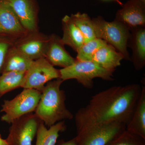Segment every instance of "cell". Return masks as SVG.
Segmentation results:
<instances>
[{"mask_svg": "<svg viewBox=\"0 0 145 145\" xmlns=\"http://www.w3.org/2000/svg\"><path fill=\"white\" fill-rule=\"evenodd\" d=\"M142 91L138 84L114 86L96 93L75 116L76 127L92 124L120 123L127 125L133 114Z\"/></svg>", "mask_w": 145, "mask_h": 145, "instance_id": "cell-1", "label": "cell"}, {"mask_svg": "<svg viewBox=\"0 0 145 145\" xmlns=\"http://www.w3.org/2000/svg\"><path fill=\"white\" fill-rule=\"evenodd\" d=\"M63 82L61 78H58L47 83L34 111L36 117L48 127L57 122L74 118L66 106L65 91L61 89Z\"/></svg>", "mask_w": 145, "mask_h": 145, "instance_id": "cell-2", "label": "cell"}, {"mask_svg": "<svg viewBox=\"0 0 145 145\" xmlns=\"http://www.w3.org/2000/svg\"><path fill=\"white\" fill-rule=\"evenodd\" d=\"M94 33L96 38L102 39L111 45L121 53L125 59L130 60L127 44L130 31L121 23L114 20L106 21L101 16L92 19Z\"/></svg>", "mask_w": 145, "mask_h": 145, "instance_id": "cell-3", "label": "cell"}, {"mask_svg": "<svg viewBox=\"0 0 145 145\" xmlns=\"http://www.w3.org/2000/svg\"><path fill=\"white\" fill-rule=\"evenodd\" d=\"M60 78L63 81L75 79L84 87L93 88V80L100 78L104 80H113L114 71L107 70L91 61L76 59L70 66L59 69Z\"/></svg>", "mask_w": 145, "mask_h": 145, "instance_id": "cell-4", "label": "cell"}, {"mask_svg": "<svg viewBox=\"0 0 145 145\" xmlns=\"http://www.w3.org/2000/svg\"><path fill=\"white\" fill-rule=\"evenodd\" d=\"M120 123L85 125L76 128L78 145H107L126 130Z\"/></svg>", "mask_w": 145, "mask_h": 145, "instance_id": "cell-5", "label": "cell"}, {"mask_svg": "<svg viewBox=\"0 0 145 145\" xmlns=\"http://www.w3.org/2000/svg\"><path fill=\"white\" fill-rule=\"evenodd\" d=\"M41 94V91L34 89H24L14 99L4 101L1 112L4 114L1 121L11 124L18 118L32 113L39 103Z\"/></svg>", "mask_w": 145, "mask_h": 145, "instance_id": "cell-6", "label": "cell"}, {"mask_svg": "<svg viewBox=\"0 0 145 145\" xmlns=\"http://www.w3.org/2000/svg\"><path fill=\"white\" fill-rule=\"evenodd\" d=\"M40 121L33 112L13 121L6 139L8 145H32Z\"/></svg>", "mask_w": 145, "mask_h": 145, "instance_id": "cell-7", "label": "cell"}, {"mask_svg": "<svg viewBox=\"0 0 145 145\" xmlns=\"http://www.w3.org/2000/svg\"><path fill=\"white\" fill-rule=\"evenodd\" d=\"M60 78L59 70L54 67L44 57L34 60L26 72L24 89L41 91L50 81Z\"/></svg>", "mask_w": 145, "mask_h": 145, "instance_id": "cell-8", "label": "cell"}, {"mask_svg": "<svg viewBox=\"0 0 145 145\" xmlns=\"http://www.w3.org/2000/svg\"><path fill=\"white\" fill-rule=\"evenodd\" d=\"M48 41L49 36L38 31L27 32L15 41L13 45L30 59L34 61L44 57Z\"/></svg>", "mask_w": 145, "mask_h": 145, "instance_id": "cell-9", "label": "cell"}, {"mask_svg": "<svg viewBox=\"0 0 145 145\" xmlns=\"http://www.w3.org/2000/svg\"><path fill=\"white\" fill-rule=\"evenodd\" d=\"M6 0H0V36L13 41L27 33Z\"/></svg>", "mask_w": 145, "mask_h": 145, "instance_id": "cell-10", "label": "cell"}, {"mask_svg": "<svg viewBox=\"0 0 145 145\" xmlns=\"http://www.w3.org/2000/svg\"><path fill=\"white\" fill-rule=\"evenodd\" d=\"M28 32L39 31V7L36 0H6Z\"/></svg>", "mask_w": 145, "mask_h": 145, "instance_id": "cell-11", "label": "cell"}, {"mask_svg": "<svg viewBox=\"0 0 145 145\" xmlns=\"http://www.w3.org/2000/svg\"><path fill=\"white\" fill-rule=\"evenodd\" d=\"M116 13L114 20L121 23L130 30L145 27V4L140 0H129Z\"/></svg>", "mask_w": 145, "mask_h": 145, "instance_id": "cell-12", "label": "cell"}, {"mask_svg": "<svg viewBox=\"0 0 145 145\" xmlns=\"http://www.w3.org/2000/svg\"><path fill=\"white\" fill-rule=\"evenodd\" d=\"M64 46L59 36L54 34L49 35L44 57L54 66L65 68L75 62L76 59L71 56Z\"/></svg>", "mask_w": 145, "mask_h": 145, "instance_id": "cell-13", "label": "cell"}, {"mask_svg": "<svg viewBox=\"0 0 145 145\" xmlns=\"http://www.w3.org/2000/svg\"><path fill=\"white\" fill-rule=\"evenodd\" d=\"M130 31L127 46L132 50L130 60L136 70H141L145 66V27H138Z\"/></svg>", "mask_w": 145, "mask_h": 145, "instance_id": "cell-14", "label": "cell"}, {"mask_svg": "<svg viewBox=\"0 0 145 145\" xmlns=\"http://www.w3.org/2000/svg\"><path fill=\"white\" fill-rule=\"evenodd\" d=\"M123 59L124 57L121 53L111 45L107 43L96 51L91 61L105 69L114 72Z\"/></svg>", "mask_w": 145, "mask_h": 145, "instance_id": "cell-15", "label": "cell"}, {"mask_svg": "<svg viewBox=\"0 0 145 145\" xmlns=\"http://www.w3.org/2000/svg\"><path fill=\"white\" fill-rule=\"evenodd\" d=\"M33 61L13 44L6 55L1 73L8 71L26 72Z\"/></svg>", "mask_w": 145, "mask_h": 145, "instance_id": "cell-16", "label": "cell"}, {"mask_svg": "<svg viewBox=\"0 0 145 145\" xmlns=\"http://www.w3.org/2000/svg\"><path fill=\"white\" fill-rule=\"evenodd\" d=\"M126 130L145 140V86H142L139 101Z\"/></svg>", "mask_w": 145, "mask_h": 145, "instance_id": "cell-17", "label": "cell"}, {"mask_svg": "<svg viewBox=\"0 0 145 145\" xmlns=\"http://www.w3.org/2000/svg\"><path fill=\"white\" fill-rule=\"evenodd\" d=\"M63 36L62 41L64 45L71 47L75 52L85 42L80 31L75 25L70 16L66 15L62 20Z\"/></svg>", "mask_w": 145, "mask_h": 145, "instance_id": "cell-18", "label": "cell"}, {"mask_svg": "<svg viewBox=\"0 0 145 145\" xmlns=\"http://www.w3.org/2000/svg\"><path fill=\"white\" fill-rule=\"evenodd\" d=\"M66 129L65 121L57 122L49 129L42 121L39 124L37 133L36 145H55L59 133Z\"/></svg>", "mask_w": 145, "mask_h": 145, "instance_id": "cell-19", "label": "cell"}, {"mask_svg": "<svg viewBox=\"0 0 145 145\" xmlns=\"http://www.w3.org/2000/svg\"><path fill=\"white\" fill-rule=\"evenodd\" d=\"M26 72L8 71L1 73L0 75V98L11 91L23 88Z\"/></svg>", "mask_w": 145, "mask_h": 145, "instance_id": "cell-20", "label": "cell"}, {"mask_svg": "<svg viewBox=\"0 0 145 145\" xmlns=\"http://www.w3.org/2000/svg\"><path fill=\"white\" fill-rule=\"evenodd\" d=\"M75 25L80 31L85 42L96 38L93 29L92 19L85 13L78 12L70 16Z\"/></svg>", "mask_w": 145, "mask_h": 145, "instance_id": "cell-21", "label": "cell"}, {"mask_svg": "<svg viewBox=\"0 0 145 145\" xmlns=\"http://www.w3.org/2000/svg\"><path fill=\"white\" fill-rule=\"evenodd\" d=\"M107 43L102 39L96 38L85 42L77 51L76 59L81 61H91L96 51Z\"/></svg>", "mask_w": 145, "mask_h": 145, "instance_id": "cell-22", "label": "cell"}, {"mask_svg": "<svg viewBox=\"0 0 145 145\" xmlns=\"http://www.w3.org/2000/svg\"><path fill=\"white\" fill-rule=\"evenodd\" d=\"M107 145H145V140L126 130Z\"/></svg>", "mask_w": 145, "mask_h": 145, "instance_id": "cell-23", "label": "cell"}, {"mask_svg": "<svg viewBox=\"0 0 145 145\" xmlns=\"http://www.w3.org/2000/svg\"><path fill=\"white\" fill-rule=\"evenodd\" d=\"M13 42L14 41L10 39L0 36V73L7 53Z\"/></svg>", "mask_w": 145, "mask_h": 145, "instance_id": "cell-24", "label": "cell"}, {"mask_svg": "<svg viewBox=\"0 0 145 145\" xmlns=\"http://www.w3.org/2000/svg\"><path fill=\"white\" fill-rule=\"evenodd\" d=\"M56 145H78L77 140L75 137L70 140L65 141L63 140H59L57 142Z\"/></svg>", "mask_w": 145, "mask_h": 145, "instance_id": "cell-25", "label": "cell"}, {"mask_svg": "<svg viewBox=\"0 0 145 145\" xmlns=\"http://www.w3.org/2000/svg\"><path fill=\"white\" fill-rule=\"evenodd\" d=\"M0 145H8L6 140H4L0 135Z\"/></svg>", "mask_w": 145, "mask_h": 145, "instance_id": "cell-26", "label": "cell"}, {"mask_svg": "<svg viewBox=\"0 0 145 145\" xmlns=\"http://www.w3.org/2000/svg\"><path fill=\"white\" fill-rule=\"evenodd\" d=\"M103 1H113L115 2L118 3V4L119 5L121 6L123 5V3L120 1V0H103Z\"/></svg>", "mask_w": 145, "mask_h": 145, "instance_id": "cell-27", "label": "cell"}, {"mask_svg": "<svg viewBox=\"0 0 145 145\" xmlns=\"http://www.w3.org/2000/svg\"><path fill=\"white\" fill-rule=\"evenodd\" d=\"M140 1L143 3H144L145 4V0H140Z\"/></svg>", "mask_w": 145, "mask_h": 145, "instance_id": "cell-28", "label": "cell"}]
</instances>
